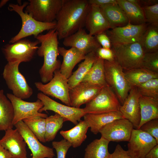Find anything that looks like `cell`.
Masks as SVG:
<instances>
[{"label": "cell", "mask_w": 158, "mask_h": 158, "mask_svg": "<svg viewBox=\"0 0 158 158\" xmlns=\"http://www.w3.org/2000/svg\"><path fill=\"white\" fill-rule=\"evenodd\" d=\"M90 6L88 0H63L55 20V29L59 40L63 39L85 27Z\"/></svg>", "instance_id": "6da1fadb"}, {"label": "cell", "mask_w": 158, "mask_h": 158, "mask_svg": "<svg viewBox=\"0 0 158 158\" xmlns=\"http://www.w3.org/2000/svg\"><path fill=\"white\" fill-rule=\"evenodd\" d=\"M35 38L41 44L37 52L38 56L44 57V61L39 73L42 83L46 84L53 78L54 72L60 69L61 64L60 60L57 59L59 55L57 33L54 29Z\"/></svg>", "instance_id": "7a4b0ae2"}, {"label": "cell", "mask_w": 158, "mask_h": 158, "mask_svg": "<svg viewBox=\"0 0 158 158\" xmlns=\"http://www.w3.org/2000/svg\"><path fill=\"white\" fill-rule=\"evenodd\" d=\"M28 2H25L22 5L10 4L8 7L11 11H14L20 16L22 25L19 32L9 41V44H12L24 38L31 35L35 37L46 30L55 29L56 21L50 23H45L38 21L30 14L23 11V9L28 5Z\"/></svg>", "instance_id": "3957f363"}, {"label": "cell", "mask_w": 158, "mask_h": 158, "mask_svg": "<svg viewBox=\"0 0 158 158\" xmlns=\"http://www.w3.org/2000/svg\"><path fill=\"white\" fill-rule=\"evenodd\" d=\"M115 60L123 71L141 67L145 54L141 40L124 44H112Z\"/></svg>", "instance_id": "277c9868"}, {"label": "cell", "mask_w": 158, "mask_h": 158, "mask_svg": "<svg viewBox=\"0 0 158 158\" xmlns=\"http://www.w3.org/2000/svg\"><path fill=\"white\" fill-rule=\"evenodd\" d=\"M104 66L106 83L122 105L132 88L126 78L123 70L115 60L111 61L104 60Z\"/></svg>", "instance_id": "5b68a950"}, {"label": "cell", "mask_w": 158, "mask_h": 158, "mask_svg": "<svg viewBox=\"0 0 158 158\" xmlns=\"http://www.w3.org/2000/svg\"><path fill=\"white\" fill-rule=\"evenodd\" d=\"M20 63L19 61L8 62L4 67L2 75L13 94L24 99L30 97L33 92L25 77L19 71V66Z\"/></svg>", "instance_id": "8992f818"}, {"label": "cell", "mask_w": 158, "mask_h": 158, "mask_svg": "<svg viewBox=\"0 0 158 158\" xmlns=\"http://www.w3.org/2000/svg\"><path fill=\"white\" fill-rule=\"evenodd\" d=\"M24 12L36 20L45 23L55 21L63 0H29Z\"/></svg>", "instance_id": "52a82bcc"}, {"label": "cell", "mask_w": 158, "mask_h": 158, "mask_svg": "<svg viewBox=\"0 0 158 158\" xmlns=\"http://www.w3.org/2000/svg\"><path fill=\"white\" fill-rule=\"evenodd\" d=\"M121 105L115 93L107 85L103 86L99 93L86 104L83 109L86 114H96L119 111Z\"/></svg>", "instance_id": "ba28073f"}, {"label": "cell", "mask_w": 158, "mask_h": 158, "mask_svg": "<svg viewBox=\"0 0 158 158\" xmlns=\"http://www.w3.org/2000/svg\"><path fill=\"white\" fill-rule=\"evenodd\" d=\"M39 41L22 39L4 46L2 51L8 62H28L34 58L38 48Z\"/></svg>", "instance_id": "9c48e42d"}, {"label": "cell", "mask_w": 158, "mask_h": 158, "mask_svg": "<svg viewBox=\"0 0 158 158\" xmlns=\"http://www.w3.org/2000/svg\"><path fill=\"white\" fill-rule=\"evenodd\" d=\"M35 85L38 90L43 94L58 99L66 105L71 106L68 79L61 74L59 69L54 71L53 78L48 83L36 82Z\"/></svg>", "instance_id": "30bf717a"}, {"label": "cell", "mask_w": 158, "mask_h": 158, "mask_svg": "<svg viewBox=\"0 0 158 158\" xmlns=\"http://www.w3.org/2000/svg\"><path fill=\"white\" fill-rule=\"evenodd\" d=\"M37 97L43 104V107L39 110V112L42 113L48 110L53 111L60 115L64 122L69 121L76 125L86 114L83 108H76L62 104L41 92L37 94Z\"/></svg>", "instance_id": "8fae6325"}, {"label": "cell", "mask_w": 158, "mask_h": 158, "mask_svg": "<svg viewBox=\"0 0 158 158\" xmlns=\"http://www.w3.org/2000/svg\"><path fill=\"white\" fill-rule=\"evenodd\" d=\"M148 24L133 25L128 23L126 26L117 27L105 31L112 44H124L140 41Z\"/></svg>", "instance_id": "7c38bea8"}, {"label": "cell", "mask_w": 158, "mask_h": 158, "mask_svg": "<svg viewBox=\"0 0 158 158\" xmlns=\"http://www.w3.org/2000/svg\"><path fill=\"white\" fill-rule=\"evenodd\" d=\"M6 96L11 102L14 111L13 124L14 125L24 119L39 116L46 118L47 114L40 113L39 111L43 106L42 102L39 99L34 102H28L18 98L13 94L8 93Z\"/></svg>", "instance_id": "4fadbf2b"}, {"label": "cell", "mask_w": 158, "mask_h": 158, "mask_svg": "<svg viewBox=\"0 0 158 158\" xmlns=\"http://www.w3.org/2000/svg\"><path fill=\"white\" fill-rule=\"evenodd\" d=\"M157 144L156 139L150 134L139 129L133 128L127 151L130 158H145L146 154Z\"/></svg>", "instance_id": "5bb4252c"}, {"label": "cell", "mask_w": 158, "mask_h": 158, "mask_svg": "<svg viewBox=\"0 0 158 158\" xmlns=\"http://www.w3.org/2000/svg\"><path fill=\"white\" fill-rule=\"evenodd\" d=\"M133 128L132 124L128 120L121 118L107 124L99 131L101 137L109 142H128Z\"/></svg>", "instance_id": "9a60e30c"}, {"label": "cell", "mask_w": 158, "mask_h": 158, "mask_svg": "<svg viewBox=\"0 0 158 158\" xmlns=\"http://www.w3.org/2000/svg\"><path fill=\"white\" fill-rule=\"evenodd\" d=\"M14 126L23 137L32 154V158H53L55 156L53 149L42 144L23 121Z\"/></svg>", "instance_id": "2e32d148"}, {"label": "cell", "mask_w": 158, "mask_h": 158, "mask_svg": "<svg viewBox=\"0 0 158 158\" xmlns=\"http://www.w3.org/2000/svg\"><path fill=\"white\" fill-rule=\"evenodd\" d=\"M63 44L66 47L75 48L85 55L95 51L101 47L95 36L88 33L83 28L64 38Z\"/></svg>", "instance_id": "e0dca14e"}, {"label": "cell", "mask_w": 158, "mask_h": 158, "mask_svg": "<svg viewBox=\"0 0 158 158\" xmlns=\"http://www.w3.org/2000/svg\"><path fill=\"white\" fill-rule=\"evenodd\" d=\"M0 145L9 152L12 158H27L26 144L16 128L5 131L4 135L0 139Z\"/></svg>", "instance_id": "ac0fdd59"}, {"label": "cell", "mask_w": 158, "mask_h": 158, "mask_svg": "<svg viewBox=\"0 0 158 158\" xmlns=\"http://www.w3.org/2000/svg\"><path fill=\"white\" fill-rule=\"evenodd\" d=\"M103 87L81 82L70 89L69 95L70 106L80 108L92 99L99 92Z\"/></svg>", "instance_id": "d6986e66"}, {"label": "cell", "mask_w": 158, "mask_h": 158, "mask_svg": "<svg viewBox=\"0 0 158 158\" xmlns=\"http://www.w3.org/2000/svg\"><path fill=\"white\" fill-rule=\"evenodd\" d=\"M140 95L136 87L132 88L119 110L123 117L129 121L135 129H138L141 121Z\"/></svg>", "instance_id": "ffe728a7"}, {"label": "cell", "mask_w": 158, "mask_h": 158, "mask_svg": "<svg viewBox=\"0 0 158 158\" xmlns=\"http://www.w3.org/2000/svg\"><path fill=\"white\" fill-rule=\"evenodd\" d=\"M85 27L89 31V33L94 36L111 29L100 7L93 4H90Z\"/></svg>", "instance_id": "44dd1931"}, {"label": "cell", "mask_w": 158, "mask_h": 158, "mask_svg": "<svg viewBox=\"0 0 158 158\" xmlns=\"http://www.w3.org/2000/svg\"><path fill=\"white\" fill-rule=\"evenodd\" d=\"M58 51L59 54L63 58L60 71L62 75L68 79L71 75L75 66L84 60L86 55L73 47L67 49L63 47H59Z\"/></svg>", "instance_id": "7402d4cb"}, {"label": "cell", "mask_w": 158, "mask_h": 158, "mask_svg": "<svg viewBox=\"0 0 158 158\" xmlns=\"http://www.w3.org/2000/svg\"><path fill=\"white\" fill-rule=\"evenodd\" d=\"M83 117L91 132L95 135L107 124L116 119L124 118L120 111L96 114H86Z\"/></svg>", "instance_id": "603a6c76"}, {"label": "cell", "mask_w": 158, "mask_h": 158, "mask_svg": "<svg viewBox=\"0 0 158 158\" xmlns=\"http://www.w3.org/2000/svg\"><path fill=\"white\" fill-rule=\"evenodd\" d=\"M89 128L86 122L81 120L74 127L67 130H61L60 133L73 147L76 148L81 145L86 139Z\"/></svg>", "instance_id": "cb8c5ba5"}, {"label": "cell", "mask_w": 158, "mask_h": 158, "mask_svg": "<svg viewBox=\"0 0 158 158\" xmlns=\"http://www.w3.org/2000/svg\"><path fill=\"white\" fill-rule=\"evenodd\" d=\"M14 111L12 104L4 94L3 90H0V131L13 128Z\"/></svg>", "instance_id": "d4e9b609"}, {"label": "cell", "mask_w": 158, "mask_h": 158, "mask_svg": "<svg viewBox=\"0 0 158 158\" xmlns=\"http://www.w3.org/2000/svg\"><path fill=\"white\" fill-rule=\"evenodd\" d=\"M100 7L110 25V29L124 26L128 23V18L117 4Z\"/></svg>", "instance_id": "484cf974"}, {"label": "cell", "mask_w": 158, "mask_h": 158, "mask_svg": "<svg viewBox=\"0 0 158 158\" xmlns=\"http://www.w3.org/2000/svg\"><path fill=\"white\" fill-rule=\"evenodd\" d=\"M139 103L141 121L138 129L146 122L154 119L158 118V100L140 95Z\"/></svg>", "instance_id": "4316f807"}, {"label": "cell", "mask_w": 158, "mask_h": 158, "mask_svg": "<svg viewBox=\"0 0 158 158\" xmlns=\"http://www.w3.org/2000/svg\"><path fill=\"white\" fill-rule=\"evenodd\" d=\"M98 58L95 51L90 52L85 55L84 61L78 65V69L68 79L70 89L82 82L85 76Z\"/></svg>", "instance_id": "83f0119b"}, {"label": "cell", "mask_w": 158, "mask_h": 158, "mask_svg": "<svg viewBox=\"0 0 158 158\" xmlns=\"http://www.w3.org/2000/svg\"><path fill=\"white\" fill-rule=\"evenodd\" d=\"M116 1L125 14L130 23L137 25L146 23L142 8L127 0H116Z\"/></svg>", "instance_id": "f1b7e54d"}, {"label": "cell", "mask_w": 158, "mask_h": 158, "mask_svg": "<svg viewBox=\"0 0 158 158\" xmlns=\"http://www.w3.org/2000/svg\"><path fill=\"white\" fill-rule=\"evenodd\" d=\"M123 71L126 78L131 88L137 87L151 79L158 78V73L142 67Z\"/></svg>", "instance_id": "f546056e"}, {"label": "cell", "mask_w": 158, "mask_h": 158, "mask_svg": "<svg viewBox=\"0 0 158 158\" xmlns=\"http://www.w3.org/2000/svg\"><path fill=\"white\" fill-rule=\"evenodd\" d=\"M100 87L107 85L105 79L104 60L98 58L82 81Z\"/></svg>", "instance_id": "4dcf8cb0"}, {"label": "cell", "mask_w": 158, "mask_h": 158, "mask_svg": "<svg viewBox=\"0 0 158 158\" xmlns=\"http://www.w3.org/2000/svg\"><path fill=\"white\" fill-rule=\"evenodd\" d=\"M109 141L101 137L87 145L85 149L84 158H109L110 154L108 147Z\"/></svg>", "instance_id": "1f68e13d"}, {"label": "cell", "mask_w": 158, "mask_h": 158, "mask_svg": "<svg viewBox=\"0 0 158 158\" xmlns=\"http://www.w3.org/2000/svg\"><path fill=\"white\" fill-rule=\"evenodd\" d=\"M141 41L145 53L158 51V27L148 25Z\"/></svg>", "instance_id": "d6a6232c"}, {"label": "cell", "mask_w": 158, "mask_h": 158, "mask_svg": "<svg viewBox=\"0 0 158 158\" xmlns=\"http://www.w3.org/2000/svg\"><path fill=\"white\" fill-rule=\"evenodd\" d=\"M23 121L40 142H46L45 118L36 116L24 119Z\"/></svg>", "instance_id": "836d02e7"}, {"label": "cell", "mask_w": 158, "mask_h": 158, "mask_svg": "<svg viewBox=\"0 0 158 158\" xmlns=\"http://www.w3.org/2000/svg\"><path fill=\"white\" fill-rule=\"evenodd\" d=\"M64 122L62 117L56 113L45 118L46 142L52 141L54 139L58 132L62 127Z\"/></svg>", "instance_id": "e575fe53"}, {"label": "cell", "mask_w": 158, "mask_h": 158, "mask_svg": "<svg viewBox=\"0 0 158 158\" xmlns=\"http://www.w3.org/2000/svg\"><path fill=\"white\" fill-rule=\"evenodd\" d=\"M140 95L158 100V78H154L136 87Z\"/></svg>", "instance_id": "d590c367"}, {"label": "cell", "mask_w": 158, "mask_h": 158, "mask_svg": "<svg viewBox=\"0 0 158 158\" xmlns=\"http://www.w3.org/2000/svg\"><path fill=\"white\" fill-rule=\"evenodd\" d=\"M141 67L158 73V51L145 53Z\"/></svg>", "instance_id": "8d00e7d4"}, {"label": "cell", "mask_w": 158, "mask_h": 158, "mask_svg": "<svg viewBox=\"0 0 158 158\" xmlns=\"http://www.w3.org/2000/svg\"><path fill=\"white\" fill-rule=\"evenodd\" d=\"M146 23L158 27V4L142 8Z\"/></svg>", "instance_id": "74e56055"}, {"label": "cell", "mask_w": 158, "mask_h": 158, "mask_svg": "<svg viewBox=\"0 0 158 158\" xmlns=\"http://www.w3.org/2000/svg\"><path fill=\"white\" fill-rule=\"evenodd\" d=\"M150 134L158 143V118L150 120L142 125L139 129Z\"/></svg>", "instance_id": "f35d334b"}, {"label": "cell", "mask_w": 158, "mask_h": 158, "mask_svg": "<svg viewBox=\"0 0 158 158\" xmlns=\"http://www.w3.org/2000/svg\"><path fill=\"white\" fill-rule=\"evenodd\" d=\"M52 145L56 151L57 158H66L68 151L72 146L71 144L64 139L60 141H53Z\"/></svg>", "instance_id": "ab89813d"}, {"label": "cell", "mask_w": 158, "mask_h": 158, "mask_svg": "<svg viewBox=\"0 0 158 158\" xmlns=\"http://www.w3.org/2000/svg\"><path fill=\"white\" fill-rule=\"evenodd\" d=\"M99 58L104 60L111 61L115 60L114 53L111 49L98 48L95 51Z\"/></svg>", "instance_id": "60d3db41"}, {"label": "cell", "mask_w": 158, "mask_h": 158, "mask_svg": "<svg viewBox=\"0 0 158 158\" xmlns=\"http://www.w3.org/2000/svg\"><path fill=\"white\" fill-rule=\"evenodd\" d=\"M97 41L103 48L111 49L112 44L111 40L105 32L94 36Z\"/></svg>", "instance_id": "b9f144b4"}, {"label": "cell", "mask_w": 158, "mask_h": 158, "mask_svg": "<svg viewBox=\"0 0 158 158\" xmlns=\"http://www.w3.org/2000/svg\"><path fill=\"white\" fill-rule=\"evenodd\" d=\"M109 158H130L128 151L124 150L119 144L116 146L114 152Z\"/></svg>", "instance_id": "7bdbcfd3"}, {"label": "cell", "mask_w": 158, "mask_h": 158, "mask_svg": "<svg viewBox=\"0 0 158 158\" xmlns=\"http://www.w3.org/2000/svg\"><path fill=\"white\" fill-rule=\"evenodd\" d=\"M90 4L95 5L100 7L117 4L116 0H88Z\"/></svg>", "instance_id": "ee69618b"}, {"label": "cell", "mask_w": 158, "mask_h": 158, "mask_svg": "<svg viewBox=\"0 0 158 158\" xmlns=\"http://www.w3.org/2000/svg\"><path fill=\"white\" fill-rule=\"evenodd\" d=\"M140 6L142 8L158 4V0H139Z\"/></svg>", "instance_id": "f6af8a7d"}, {"label": "cell", "mask_w": 158, "mask_h": 158, "mask_svg": "<svg viewBox=\"0 0 158 158\" xmlns=\"http://www.w3.org/2000/svg\"><path fill=\"white\" fill-rule=\"evenodd\" d=\"M145 158H158V144L150 150L146 154Z\"/></svg>", "instance_id": "bcb514c9"}, {"label": "cell", "mask_w": 158, "mask_h": 158, "mask_svg": "<svg viewBox=\"0 0 158 158\" xmlns=\"http://www.w3.org/2000/svg\"><path fill=\"white\" fill-rule=\"evenodd\" d=\"M0 158H12L11 154L0 145Z\"/></svg>", "instance_id": "7dc6e473"}, {"label": "cell", "mask_w": 158, "mask_h": 158, "mask_svg": "<svg viewBox=\"0 0 158 158\" xmlns=\"http://www.w3.org/2000/svg\"><path fill=\"white\" fill-rule=\"evenodd\" d=\"M130 2L137 6H140L139 0H127Z\"/></svg>", "instance_id": "c3c4849f"}, {"label": "cell", "mask_w": 158, "mask_h": 158, "mask_svg": "<svg viewBox=\"0 0 158 158\" xmlns=\"http://www.w3.org/2000/svg\"><path fill=\"white\" fill-rule=\"evenodd\" d=\"M8 0H2L0 2V8H1L8 1Z\"/></svg>", "instance_id": "681fc988"}]
</instances>
